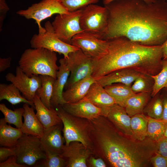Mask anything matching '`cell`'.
I'll return each mask as SVG.
<instances>
[{"label":"cell","mask_w":167,"mask_h":167,"mask_svg":"<svg viewBox=\"0 0 167 167\" xmlns=\"http://www.w3.org/2000/svg\"><path fill=\"white\" fill-rule=\"evenodd\" d=\"M17 162L34 166L39 161L45 159V152L41 147L40 138L23 134L15 147Z\"/></svg>","instance_id":"cell-8"},{"label":"cell","mask_w":167,"mask_h":167,"mask_svg":"<svg viewBox=\"0 0 167 167\" xmlns=\"http://www.w3.org/2000/svg\"><path fill=\"white\" fill-rule=\"evenodd\" d=\"M59 62L60 65L57 73L56 78L53 84L50 101L51 106L54 108L59 105H62L66 103L62 97V93L70 74V71L64 58L60 59Z\"/></svg>","instance_id":"cell-18"},{"label":"cell","mask_w":167,"mask_h":167,"mask_svg":"<svg viewBox=\"0 0 167 167\" xmlns=\"http://www.w3.org/2000/svg\"><path fill=\"white\" fill-rule=\"evenodd\" d=\"M163 54V59L167 58V40L162 45Z\"/></svg>","instance_id":"cell-45"},{"label":"cell","mask_w":167,"mask_h":167,"mask_svg":"<svg viewBox=\"0 0 167 167\" xmlns=\"http://www.w3.org/2000/svg\"><path fill=\"white\" fill-rule=\"evenodd\" d=\"M94 105L102 110V115L115 104L113 98L107 92L104 87L96 81L91 86L84 97Z\"/></svg>","instance_id":"cell-20"},{"label":"cell","mask_w":167,"mask_h":167,"mask_svg":"<svg viewBox=\"0 0 167 167\" xmlns=\"http://www.w3.org/2000/svg\"><path fill=\"white\" fill-rule=\"evenodd\" d=\"M81 10L58 14L52 24L58 37L62 41L71 45L75 35L83 32L80 24Z\"/></svg>","instance_id":"cell-11"},{"label":"cell","mask_w":167,"mask_h":167,"mask_svg":"<svg viewBox=\"0 0 167 167\" xmlns=\"http://www.w3.org/2000/svg\"><path fill=\"white\" fill-rule=\"evenodd\" d=\"M45 152L46 158L38 161L34 166L36 167H66L65 161L60 155L48 151Z\"/></svg>","instance_id":"cell-35"},{"label":"cell","mask_w":167,"mask_h":167,"mask_svg":"<svg viewBox=\"0 0 167 167\" xmlns=\"http://www.w3.org/2000/svg\"><path fill=\"white\" fill-rule=\"evenodd\" d=\"M0 110L4 115L7 123L14 125L16 128L21 129L23 124L22 117L24 111L23 107L16 109L13 111L8 108L5 104H1Z\"/></svg>","instance_id":"cell-32"},{"label":"cell","mask_w":167,"mask_h":167,"mask_svg":"<svg viewBox=\"0 0 167 167\" xmlns=\"http://www.w3.org/2000/svg\"><path fill=\"white\" fill-rule=\"evenodd\" d=\"M6 80L14 85L22 93L23 96L30 102L33 103L37 91L42 85L40 75H27L19 66L16 67L15 75L8 73L5 76Z\"/></svg>","instance_id":"cell-13"},{"label":"cell","mask_w":167,"mask_h":167,"mask_svg":"<svg viewBox=\"0 0 167 167\" xmlns=\"http://www.w3.org/2000/svg\"><path fill=\"white\" fill-rule=\"evenodd\" d=\"M26 165L19 163L15 156L10 157L6 160L0 163V167H27Z\"/></svg>","instance_id":"cell-39"},{"label":"cell","mask_w":167,"mask_h":167,"mask_svg":"<svg viewBox=\"0 0 167 167\" xmlns=\"http://www.w3.org/2000/svg\"><path fill=\"white\" fill-rule=\"evenodd\" d=\"M56 53L39 48L26 49L19 61V67L27 75H47L56 78L59 66Z\"/></svg>","instance_id":"cell-4"},{"label":"cell","mask_w":167,"mask_h":167,"mask_svg":"<svg viewBox=\"0 0 167 167\" xmlns=\"http://www.w3.org/2000/svg\"><path fill=\"white\" fill-rule=\"evenodd\" d=\"M91 138L94 155L114 167H144L157 152L156 141L148 137L139 140L119 131L106 117L93 123Z\"/></svg>","instance_id":"cell-2"},{"label":"cell","mask_w":167,"mask_h":167,"mask_svg":"<svg viewBox=\"0 0 167 167\" xmlns=\"http://www.w3.org/2000/svg\"><path fill=\"white\" fill-rule=\"evenodd\" d=\"M33 103L36 111V115L44 129L62 123L55 108L53 107L50 109L47 108L36 94Z\"/></svg>","instance_id":"cell-23"},{"label":"cell","mask_w":167,"mask_h":167,"mask_svg":"<svg viewBox=\"0 0 167 167\" xmlns=\"http://www.w3.org/2000/svg\"><path fill=\"white\" fill-rule=\"evenodd\" d=\"M69 11L81 10L88 5L97 3L99 0H59Z\"/></svg>","instance_id":"cell-36"},{"label":"cell","mask_w":167,"mask_h":167,"mask_svg":"<svg viewBox=\"0 0 167 167\" xmlns=\"http://www.w3.org/2000/svg\"><path fill=\"white\" fill-rule=\"evenodd\" d=\"M64 58L70 71V75L64 88L65 90L77 82L92 75L93 60L80 49L70 53L67 58Z\"/></svg>","instance_id":"cell-10"},{"label":"cell","mask_w":167,"mask_h":167,"mask_svg":"<svg viewBox=\"0 0 167 167\" xmlns=\"http://www.w3.org/2000/svg\"><path fill=\"white\" fill-rule=\"evenodd\" d=\"M157 152L167 157V137L164 136L156 141Z\"/></svg>","instance_id":"cell-41"},{"label":"cell","mask_w":167,"mask_h":167,"mask_svg":"<svg viewBox=\"0 0 167 167\" xmlns=\"http://www.w3.org/2000/svg\"><path fill=\"white\" fill-rule=\"evenodd\" d=\"M71 45L80 49L87 56L94 61L106 53L108 41L83 32L72 38Z\"/></svg>","instance_id":"cell-12"},{"label":"cell","mask_w":167,"mask_h":167,"mask_svg":"<svg viewBox=\"0 0 167 167\" xmlns=\"http://www.w3.org/2000/svg\"><path fill=\"white\" fill-rule=\"evenodd\" d=\"M18 89L13 84H0V101L6 100L13 105L21 103L28 104L35 108L33 103L29 101L20 93Z\"/></svg>","instance_id":"cell-27"},{"label":"cell","mask_w":167,"mask_h":167,"mask_svg":"<svg viewBox=\"0 0 167 167\" xmlns=\"http://www.w3.org/2000/svg\"><path fill=\"white\" fill-rule=\"evenodd\" d=\"M163 113L162 120L167 122V92L166 91L162 94Z\"/></svg>","instance_id":"cell-44"},{"label":"cell","mask_w":167,"mask_h":167,"mask_svg":"<svg viewBox=\"0 0 167 167\" xmlns=\"http://www.w3.org/2000/svg\"><path fill=\"white\" fill-rule=\"evenodd\" d=\"M4 118L0 119V145L1 146L14 147L23 135L21 129L8 125Z\"/></svg>","instance_id":"cell-24"},{"label":"cell","mask_w":167,"mask_h":167,"mask_svg":"<svg viewBox=\"0 0 167 167\" xmlns=\"http://www.w3.org/2000/svg\"><path fill=\"white\" fill-rule=\"evenodd\" d=\"M91 155L87 161V164L88 163L87 166L92 167H105L107 165L103 159L100 157L96 158Z\"/></svg>","instance_id":"cell-40"},{"label":"cell","mask_w":167,"mask_h":167,"mask_svg":"<svg viewBox=\"0 0 167 167\" xmlns=\"http://www.w3.org/2000/svg\"><path fill=\"white\" fill-rule=\"evenodd\" d=\"M148 123V117L142 113L131 117V127L134 138L143 140L147 137Z\"/></svg>","instance_id":"cell-29"},{"label":"cell","mask_w":167,"mask_h":167,"mask_svg":"<svg viewBox=\"0 0 167 167\" xmlns=\"http://www.w3.org/2000/svg\"><path fill=\"white\" fill-rule=\"evenodd\" d=\"M114 0H103V2L104 5L107 4ZM148 2H152L155 1L156 0H144Z\"/></svg>","instance_id":"cell-46"},{"label":"cell","mask_w":167,"mask_h":167,"mask_svg":"<svg viewBox=\"0 0 167 167\" xmlns=\"http://www.w3.org/2000/svg\"><path fill=\"white\" fill-rule=\"evenodd\" d=\"M68 113L75 116L90 120L102 115V110L84 97L74 103H66L62 105Z\"/></svg>","instance_id":"cell-16"},{"label":"cell","mask_w":167,"mask_h":167,"mask_svg":"<svg viewBox=\"0 0 167 167\" xmlns=\"http://www.w3.org/2000/svg\"><path fill=\"white\" fill-rule=\"evenodd\" d=\"M15 156V147L1 146L0 148V163L6 160L10 157Z\"/></svg>","instance_id":"cell-38"},{"label":"cell","mask_w":167,"mask_h":167,"mask_svg":"<svg viewBox=\"0 0 167 167\" xmlns=\"http://www.w3.org/2000/svg\"><path fill=\"white\" fill-rule=\"evenodd\" d=\"M69 11L61 3L59 0H42L38 3L32 4L26 10L17 12L18 15L29 19H34L38 27L39 33L45 32V28L41 25L43 20L57 14L66 13Z\"/></svg>","instance_id":"cell-9"},{"label":"cell","mask_w":167,"mask_h":167,"mask_svg":"<svg viewBox=\"0 0 167 167\" xmlns=\"http://www.w3.org/2000/svg\"><path fill=\"white\" fill-rule=\"evenodd\" d=\"M151 96L150 93L140 92L135 93L130 97L124 107L127 114L131 117L142 113Z\"/></svg>","instance_id":"cell-26"},{"label":"cell","mask_w":167,"mask_h":167,"mask_svg":"<svg viewBox=\"0 0 167 167\" xmlns=\"http://www.w3.org/2000/svg\"><path fill=\"white\" fill-rule=\"evenodd\" d=\"M164 136L167 137V124L165 133Z\"/></svg>","instance_id":"cell-47"},{"label":"cell","mask_w":167,"mask_h":167,"mask_svg":"<svg viewBox=\"0 0 167 167\" xmlns=\"http://www.w3.org/2000/svg\"><path fill=\"white\" fill-rule=\"evenodd\" d=\"M42 80L41 87L36 91V94L42 102L48 108L50 109V101L53 91V84L56 79L47 75H40Z\"/></svg>","instance_id":"cell-28"},{"label":"cell","mask_w":167,"mask_h":167,"mask_svg":"<svg viewBox=\"0 0 167 167\" xmlns=\"http://www.w3.org/2000/svg\"><path fill=\"white\" fill-rule=\"evenodd\" d=\"M24 103L23 116L24 121L21 128L23 134L31 135L40 138L42 136L44 128L34 111V107Z\"/></svg>","instance_id":"cell-22"},{"label":"cell","mask_w":167,"mask_h":167,"mask_svg":"<svg viewBox=\"0 0 167 167\" xmlns=\"http://www.w3.org/2000/svg\"><path fill=\"white\" fill-rule=\"evenodd\" d=\"M150 161L154 167H167V157L158 153L152 156Z\"/></svg>","instance_id":"cell-37"},{"label":"cell","mask_w":167,"mask_h":167,"mask_svg":"<svg viewBox=\"0 0 167 167\" xmlns=\"http://www.w3.org/2000/svg\"><path fill=\"white\" fill-rule=\"evenodd\" d=\"M109 12L107 8L95 4L81 9L79 22L83 32L101 39L107 28Z\"/></svg>","instance_id":"cell-6"},{"label":"cell","mask_w":167,"mask_h":167,"mask_svg":"<svg viewBox=\"0 0 167 167\" xmlns=\"http://www.w3.org/2000/svg\"><path fill=\"white\" fill-rule=\"evenodd\" d=\"M104 88L116 104L124 108L128 99L135 94L132 90L131 86L122 83H114Z\"/></svg>","instance_id":"cell-25"},{"label":"cell","mask_w":167,"mask_h":167,"mask_svg":"<svg viewBox=\"0 0 167 167\" xmlns=\"http://www.w3.org/2000/svg\"><path fill=\"white\" fill-rule=\"evenodd\" d=\"M151 76L154 80L151 96L153 97L162 89L167 87V58L162 59L160 71L156 75Z\"/></svg>","instance_id":"cell-33"},{"label":"cell","mask_w":167,"mask_h":167,"mask_svg":"<svg viewBox=\"0 0 167 167\" xmlns=\"http://www.w3.org/2000/svg\"><path fill=\"white\" fill-rule=\"evenodd\" d=\"M147 104L143 110L148 117L152 118L162 120L163 113L162 96L159 92L153 97Z\"/></svg>","instance_id":"cell-31"},{"label":"cell","mask_w":167,"mask_h":167,"mask_svg":"<svg viewBox=\"0 0 167 167\" xmlns=\"http://www.w3.org/2000/svg\"><path fill=\"white\" fill-rule=\"evenodd\" d=\"M63 127L62 122L44 129L40 138L41 147L43 151L60 155L65 142L61 134Z\"/></svg>","instance_id":"cell-15"},{"label":"cell","mask_w":167,"mask_h":167,"mask_svg":"<svg viewBox=\"0 0 167 167\" xmlns=\"http://www.w3.org/2000/svg\"><path fill=\"white\" fill-rule=\"evenodd\" d=\"M92 152L78 141L64 145L60 155L65 160L66 167H87V161Z\"/></svg>","instance_id":"cell-14"},{"label":"cell","mask_w":167,"mask_h":167,"mask_svg":"<svg viewBox=\"0 0 167 167\" xmlns=\"http://www.w3.org/2000/svg\"><path fill=\"white\" fill-rule=\"evenodd\" d=\"M165 88L166 91L167 92V87Z\"/></svg>","instance_id":"cell-48"},{"label":"cell","mask_w":167,"mask_h":167,"mask_svg":"<svg viewBox=\"0 0 167 167\" xmlns=\"http://www.w3.org/2000/svg\"><path fill=\"white\" fill-rule=\"evenodd\" d=\"M106 53L93 61L92 76L96 80L116 70H134L143 74L153 76L162 68V45L148 46L132 41L126 37L107 40Z\"/></svg>","instance_id":"cell-3"},{"label":"cell","mask_w":167,"mask_h":167,"mask_svg":"<svg viewBox=\"0 0 167 167\" xmlns=\"http://www.w3.org/2000/svg\"><path fill=\"white\" fill-rule=\"evenodd\" d=\"M105 117L122 134L133 138L131 125V117L127 114L124 107L115 104L109 108Z\"/></svg>","instance_id":"cell-17"},{"label":"cell","mask_w":167,"mask_h":167,"mask_svg":"<svg viewBox=\"0 0 167 167\" xmlns=\"http://www.w3.org/2000/svg\"><path fill=\"white\" fill-rule=\"evenodd\" d=\"M143 74L133 69H122L101 77L96 79V81L103 87L117 83L131 86L134 81Z\"/></svg>","instance_id":"cell-19"},{"label":"cell","mask_w":167,"mask_h":167,"mask_svg":"<svg viewBox=\"0 0 167 167\" xmlns=\"http://www.w3.org/2000/svg\"><path fill=\"white\" fill-rule=\"evenodd\" d=\"M104 6L109 18L102 39L123 36L148 46L167 40V0H114Z\"/></svg>","instance_id":"cell-1"},{"label":"cell","mask_w":167,"mask_h":167,"mask_svg":"<svg viewBox=\"0 0 167 167\" xmlns=\"http://www.w3.org/2000/svg\"><path fill=\"white\" fill-rule=\"evenodd\" d=\"M153 84V79L151 76L143 74L134 81L131 87L135 93L140 92L152 93Z\"/></svg>","instance_id":"cell-34"},{"label":"cell","mask_w":167,"mask_h":167,"mask_svg":"<svg viewBox=\"0 0 167 167\" xmlns=\"http://www.w3.org/2000/svg\"><path fill=\"white\" fill-rule=\"evenodd\" d=\"M55 109L63 124L62 131L65 145H68L72 141L79 142L90 149L94 155L91 135L93 126L91 120L72 115L65 111L61 105Z\"/></svg>","instance_id":"cell-5"},{"label":"cell","mask_w":167,"mask_h":167,"mask_svg":"<svg viewBox=\"0 0 167 167\" xmlns=\"http://www.w3.org/2000/svg\"><path fill=\"white\" fill-rule=\"evenodd\" d=\"M45 32L42 33L34 35L30 41L31 47L34 49L42 48L62 54L64 58L68 57L69 54L79 49L61 40L56 34L52 23L46 22Z\"/></svg>","instance_id":"cell-7"},{"label":"cell","mask_w":167,"mask_h":167,"mask_svg":"<svg viewBox=\"0 0 167 167\" xmlns=\"http://www.w3.org/2000/svg\"><path fill=\"white\" fill-rule=\"evenodd\" d=\"M9 8L5 0H0V30L2 31L4 20Z\"/></svg>","instance_id":"cell-42"},{"label":"cell","mask_w":167,"mask_h":167,"mask_svg":"<svg viewBox=\"0 0 167 167\" xmlns=\"http://www.w3.org/2000/svg\"><path fill=\"white\" fill-rule=\"evenodd\" d=\"M11 57L6 58H0V72L4 71L10 66Z\"/></svg>","instance_id":"cell-43"},{"label":"cell","mask_w":167,"mask_h":167,"mask_svg":"<svg viewBox=\"0 0 167 167\" xmlns=\"http://www.w3.org/2000/svg\"><path fill=\"white\" fill-rule=\"evenodd\" d=\"M167 122L148 117L147 136L157 141L164 136Z\"/></svg>","instance_id":"cell-30"},{"label":"cell","mask_w":167,"mask_h":167,"mask_svg":"<svg viewBox=\"0 0 167 167\" xmlns=\"http://www.w3.org/2000/svg\"><path fill=\"white\" fill-rule=\"evenodd\" d=\"M96 81L90 75L77 82L63 92V99L67 103L79 101L85 97L91 85Z\"/></svg>","instance_id":"cell-21"}]
</instances>
